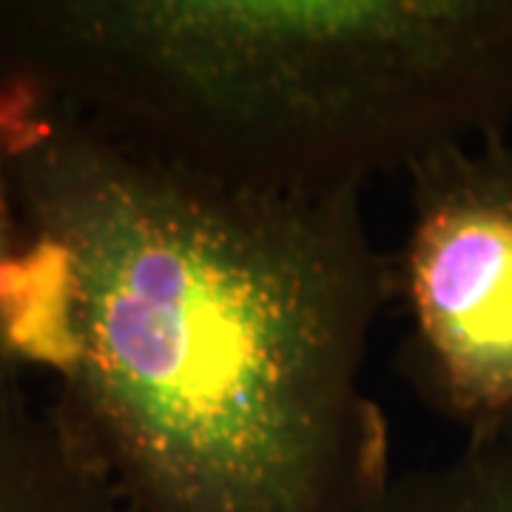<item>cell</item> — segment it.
Listing matches in <instances>:
<instances>
[{"label":"cell","instance_id":"obj_1","mask_svg":"<svg viewBox=\"0 0 512 512\" xmlns=\"http://www.w3.org/2000/svg\"><path fill=\"white\" fill-rule=\"evenodd\" d=\"M18 353L134 512H353L393 470L365 393L390 256L362 191L259 194L0 86Z\"/></svg>","mask_w":512,"mask_h":512},{"label":"cell","instance_id":"obj_2","mask_svg":"<svg viewBox=\"0 0 512 512\" xmlns=\"http://www.w3.org/2000/svg\"><path fill=\"white\" fill-rule=\"evenodd\" d=\"M0 86L197 177L350 194L512 120V0H0Z\"/></svg>","mask_w":512,"mask_h":512},{"label":"cell","instance_id":"obj_3","mask_svg":"<svg viewBox=\"0 0 512 512\" xmlns=\"http://www.w3.org/2000/svg\"><path fill=\"white\" fill-rule=\"evenodd\" d=\"M390 256L407 382L464 444L512 441V143L439 148L407 174Z\"/></svg>","mask_w":512,"mask_h":512},{"label":"cell","instance_id":"obj_4","mask_svg":"<svg viewBox=\"0 0 512 512\" xmlns=\"http://www.w3.org/2000/svg\"><path fill=\"white\" fill-rule=\"evenodd\" d=\"M0 362V512H134L57 399Z\"/></svg>","mask_w":512,"mask_h":512},{"label":"cell","instance_id":"obj_5","mask_svg":"<svg viewBox=\"0 0 512 512\" xmlns=\"http://www.w3.org/2000/svg\"><path fill=\"white\" fill-rule=\"evenodd\" d=\"M353 512H512V441L464 444L444 461L390 473Z\"/></svg>","mask_w":512,"mask_h":512},{"label":"cell","instance_id":"obj_6","mask_svg":"<svg viewBox=\"0 0 512 512\" xmlns=\"http://www.w3.org/2000/svg\"><path fill=\"white\" fill-rule=\"evenodd\" d=\"M23 285H26V242L9 191L6 157L0 146V362L12 367H20L15 359V330L23 305Z\"/></svg>","mask_w":512,"mask_h":512}]
</instances>
